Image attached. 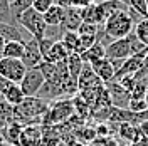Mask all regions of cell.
Wrapping results in <instances>:
<instances>
[{
  "label": "cell",
  "mask_w": 148,
  "mask_h": 146,
  "mask_svg": "<svg viewBox=\"0 0 148 146\" xmlns=\"http://www.w3.org/2000/svg\"><path fill=\"white\" fill-rule=\"evenodd\" d=\"M83 57L84 62H88V64H92V62H96V61H99L103 57H106V47L103 46L99 40H96L94 44H92L88 50H84L83 54H79Z\"/></svg>",
  "instance_id": "ac0fdd59"
},
{
  "label": "cell",
  "mask_w": 148,
  "mask_h": 146,
  "mask_svg": "<svg viewBox=\"0 0 148 146\" xmlns=\"http://www.w3.org/2000/svg\"><path fill=\"white\" fill-rule=\"evenodd\" d=\"M71 116H74V106L73 99H56L52 106H49V111L46 114V123L54 124V123H62V121H69Z\"/></svg>",
  "instance_id": "8992f818"
},
{
  "label": "cell",
  "mask_w": 148,
  "mask_h": 146,
  "mask_svg": "<svg viewBox=\"0 0 148 146\" xmlns=\"http://www.w3.org/2000/svg\"><path fill=\"white\" fill-rule=\"evenodd\" d=\"M54 3H56V0H34L32 2V9H36L40 14H46Z\"/></svg>",
  "instance_id": "d6a6232c"
},
{
  "label": "cell",
  "mask_w": 148,
  "mask_h": 146,
  "mask_svg": "<svg viewBox=\"0 0 148 146\" xmlns=\"http://www.w3.org/2000/svg\"><path fill=\"white\" fill-rule=\"evenodd\" d=\"M91 3H94V0H71V7L74 9H84Z\"/></svg>",
  "instance_id": "d590c367"
},
{
  "label": "cell",
  "mask_w": 148,
  "mask_h": 146,
  "mask_svg": "<svg viewBox=\"0 0 148 146\" xmlns=\"http://www.w3.org/2000/svg\"><path fill=\"white\" fill-rule=\"evenodd\" d=\"M44 82H46V77H44V74L42 71L39 69V65L37 67H30L27 69V72L24 76V79L20 81V89L24 92V96L25 98H30V96H37L39 91L42 89V86H44Z\"/></svg>",
  "instance_id": "52a82bcc"
},
{
  "label": "cell",
  "mask_w": 148,
  "mask_h": 146,
  "mask_svg": "<svg viewBox=\"0 0 148 146\" xmlns=\"http://www.w3.org/2000/svg\"><path fill=\"white\" fill-rule=\"evenodd\" d=\"M77 34H79V35H96L98 37V34H99V25L83 22V24L79 25V29H77Z\"/></svg>",
  "instance_id": "f546056e"
},
{
  "label": "cell",
  "mask_w": 148,
  "mask_h": 146,
  "mask_svg": "<svg viewBox=\"0 0 148 146\" xmlns=\"http://www.w3.org/2000/svg\"><path fill=\"white\" fill-rule=\"evenodd\" d=\"M0 141H3V136H2V133H0Z\"/></svg>",
  "instance_id": "7bdbcfd3"
},
{
  "label": "cell",
  "mask_w": 148,
  "mask_h": 146,
  "mask_svg": "<svg viewBox=\"0 0 148 146\" xmlns=\"http://www.w3.org/2000/svg\"><path fill=\"white\" fill-rule=\"evenodd\" d=\"M98 5H99V9H101L104 22H106V18L110 17L111 14H114V12H118V10L128 9V5H126L125 2H121V0H104V2H99Z\"/></svg>",
  "instance_id": "603a6c76"
},
{
  "label": "cell",
  "mask_w": 148,
  "mask_h": 146,
  "mask_svg": "<svg viewBox=\"0 0 148 146\" xmlns=\"http://www.w3.org/2000/svg\"><path fill=\"white\" fill-rule=\"evenodd\" d=\"M2 98L7 101L9 104H12V106L15 108V106H18V104L24 101L25 96H24V92H22V89H20V86L15 84V82H12L9 87H7V91L2 94Z\"/></svg>",
  "instance_id": "44dd1931"
},
{
  "label": "cell",
  "mask_w": 148,
  "mask_h": 146,
  "mask_svg": "<svg viewBox=\"0 0 148 146\" xmlns=\"http://www.w3.org/2000/svg\"><path fill=\"white\" fill-rule=\"evenodd\" d=\"M10 84H12V81H9V79H5V77L0 76V96L7 91V87H9Z\"/></svg>",
  "instance_id": "74e56055"
},
{
  "label": "cell",
  "mask_w": 148,
  "mask_h": 146,
  "mask_svg": "<svg viewBox=\"0 0 148 146\" xmlns=\"http://www.w3.org/2000/svg\"><path fill=\"white\" fill-rule=\"evenodd\" d=\"M15 121V114H14V106L9 104L7 101L0 96V129L9 126L10 123Z\"/></svg>",
  "instance_id": "7402d4cb"
},
{
  "label": "cell",
  "mask_w": 148,
  "mask_h": 146,
  "mask_svg": "<svg viewBox=\"0 0 148 146\" xmlns=\"http://www.w3.org/2000/svg\"><path fill=\"white\" fill-rule=\"evenodd\" d=\"M64 12H66L64 7L54 3L46 14H42V15H44V20H46V24H47V27H61V24H62V20H64Z\"/></svg>",
  "instance_id": "e0dca14e"
},
{
  "label": "cell",
  "mask_w": 148,
  "mask_h": 146,
  "mask_svg": "<svg viewBox=\"0 0 148 146\" xmlns=\"http://www.w3.org/2000/svg\"><path fill=\"white\" fill-rule=\"evenodd\" d=\"M138 129H140V133H141V136L148 139V121L140 123V124H138Z\"/></svg>",
  "instance_id": "f35d334b"
},
{
  "label": "cell",
  "mask_w": 148,
  "mask_h": 146,
  "mask_svg": "<svg viewBox=\"0 0 148 146\" xmlns=\"http://www.w3.org/2000/svg\"><path fill=\"white\" fill-rule=\"evenodd\" d=\"M106 89L110 91L111 96V102L114 108H120V109H128L130 101H131V92L126 91L118 81H111L106 84Z\"/></svg>",
  "instance_id": "ba28073f"
},
{
  "label": "cell",
  "mask_w": 148,
  "mask_h": 146,
  "mask_svg": "<svg viewBox=\"0 0 148 146\" xmlns=\"http://www.w3.org/2000/svg\"><path fill=\"white\" fill-rule=\"evenodd\" d=\"M91 67H92V71H94V74H96V76H98L103 82H104V86H106L108 82L114 81L116 69H114L113 62H111L108 57H103V59H99V61L92 62Z\"/></svg>",
  "instance_id": "8fae6325"
},
{
  "label": "cell",
  "mask_w": 148,
  "mask_h": 146,
  "mask_svg": "<svg viewBox=\"0 0 148 146\" xmlns=\"http://www.w3.org/2000/svg\"><path fill=\"white\" fill-rule=\"evenodd\" d=\"M5 42H7V40H5L3 37L0 35V57H2V52H3V47H5Z\"/></svg>",
  "instance_id": "60d3db41"
},
{
  "label": "cell",
  "mask_w": 148,
  "mask_h": 146,
  "mask_svg": "<svg viewBox=\"0 0 148 146\" xmlns=\"http://www.w3.org/2000/svg\"><path fill=\"white\" fill-rule=\"evenodd\" d=\"M24 50H25V42H22V40H7L5 47H3V52H2V57L22 59Z\"/></svg>",
  "instance_id": "d6986e66"
},
{
  "label": "cell",
  "mask_w": 148,
  "mask_h": 146,
  "mask_svg": "<svg viewBox=\"0 0 148 146\" xmlns=\"http://www.w3.org/2000/svg\"><path fill=\"white\" fill-rule=\"evenodd\" d=\"M22 62L25 64L27 69L30 67H37L42 62V54H40V47H39V40L37 39H29L25 42V50L22 55Z\"/></svg>",
  "instance_id": "30bf717a"
},
{
  "label": "cell",
  "mask_w": 148,
  "mask_h": 146,
  "mask_svg": "<svg viewBox=\"0 0 148 146\" xmlns=\"http://www.w3.org/2000/svg\"><path fill=\"white\" fill-rule=\"evenodd\" d=\"M83 24V18H81V14H79V9H74V7H67L64 12V20L61 24V29L62 32L66 30H73V32H77L79 25Z\"/></svg>",
  "instance_id": "9a60e30c"
},
{
  "label": "cell",
  "mask_w": 148,
  "mask_h": 146,
  "mask_svg": "<svg viewBox=\"0 0 148 146\" xmlns=\"http://www.w3.org/2000/svg\"><path fill=\"white\" fill-rule=\"evenodd\" d=\"M91 146H118V141L111 136H99L91 141Z\"/></svg>",
  "instance_id": "836d02e7"
},
{
  "label": "cell",
  "mask_w": 148,
  "mask_h": 146,
  "mask_svg": "<svg viewBox=\"0 0 148 146\" xmlns=\"http://www.w3.org/2000/svg\"><path fill=\"white\" fill-rule=\"evenodd\" d=\"M47 111H49L47 101L39 96H30V98H24V101L14 108V114L17 123H20L22 126H27V124H40L46 118Z\"/></svg>",
  "instance_id": "7a4b0ae2"
},
{
  "label": "cell",
  "mask_w": 148,
  "mask_h": 146,
  "mask_svg": "<svg viewBox=\"0 0 148 146\" xmlns=\"http://www.w3.org/2000/svg\"><path fill=\"white\" fill-rule=\"evenodd\" d=\"M56 3H57V5H61V7H64V9L71 7V0H56Z\"/></svg>",
  "instance_id": "ab89813d"
},
{
  "label": "cell",
  "mask_w": 148,
  "mask_h": 146,
  "mask_svg": "<svg viewBox=\"0 0 148 146\" xmlns=\"http://www.w3.org/2000/svg\"><path fill=\"white\" fill-rule=\"evenodd\" d=\"M0 22L17 24V20L12 17V12H10V2H9V0H0Z\"/></svg>",
  "instance_id": "f1b7e54d"
},
{
  "label": "cell",
  "mask_w": 148,
  "mask_h": 146,
  "mask_svg": "<svg viewBox=\"0 0 148 146\" xmlns=\"http://www.w3.org/2000/svg\"><path fill=\"white\" fill-rule=\"evenodd\" d=\"M84 64H86V62L83 61V57H81L79 54H76V52L69 54V57L66 59L67 71H69V74H71V77H73L74 81H77V77H79V74H81V71H83Z\"/></svg>",
  "instance_id": "ffe728a7"
},
{
  "label": "cell",
  "mask_w": 148,
  "mask_h": 146,
  "mask_svg": "<svg viewBox=\"0 0 148 146\" xmlns=\"http://www.w3.org/2000/svg\"><path fill=\"white\" fill-rule=\"evenodd\" d=\"M99 2H104V0H94V3H99Z\"/></svg>",
  "instance_id": "b9f144b4"
},
{
  "label": "cell",
  "mask_w": 148,
  "mask_h": 146,
  "mask_svg": "<svg viewBox=\"0 0 148 146\" xmlns=\"http://www.w3.org/2000/svg\"><path fill=\"white\" fill-rule=\"evenodd\" d=\"M22 124L17 123V121H14V123H10L9 126H5L3 129H0V133H2V136H3V141L5 143H9L12 146H18L20 143V134H22Z\"/></svg>",
  "instance_id": "2e32d148"
},
{
  "label": "cell",
  "mask_w": 148,
  "mask_h": 146,
  "mask_svg": "<svg viewBox=\"0 0 148 146\" xmlns=\"http://www.w3.org/2000/svg\"><path fill=\"white\" fill-rule=\"evenodd\" d=\"M25 34L27 32L20 27L18 24L0 22V35L3 37L5 40H22V42H27L29 39H25Z\"/></svg>",
  "instance_id": "7c38bea8"
},
{
  "label": "cell",
  "mask_w": 148,
  "mask_h": 146,
  "mask_svg": "<svg viewBox=\"0 0 148 146\" xmlns=\"http://www.w3.org/2000/svg\"><path fill=\"white\" fill-rule=\"evenodd\" d=\"M61 42H62L66 47H67V50H69L71 54H73V52L79 54V47H81V37H79V34H77V32L66 30L64 34H62V37H61Z\"/></svg>",
  "instance_id": "cb8c5ba5"
},
{
  "label": "cell",
  "mask_w": 148,
  "mask_h": 146,
  "mask_svg": "<svg viewBox=\"0 0 148 146\" xmlns=\"http://www.w3.org/2000/svg\"><path fill=\"white\" fill-rule=\"evenodd\" d=\"M145 50H148V47L140 42V39L133 30L130 35L118 39V40H113L111 44H108L106 46V57L111 61H114V59L125 61L131 55H136L140 52H145Z\"/></svg>",
  "instance_id": "3957f363"
},
{
  "label": "cell",
  "mask_w": 148,
  "mask_h": 146,
  "mask_svg": "<svg viewBox=\"0 0 148 146\" xmlns=\"http://www.w3.org/2000/svg\"><path fill=\"white\" fill-rule=\"evenodd\" d=\"M96 134H99V136H110V126L108 124H104V123H101V124H98L96 126Z\"/></svg>",
  "instance_id": "8d00e7d4"
},
{
  "label": "cell",
  "mask_w": 148,
  "mask_h": 146,
  "mask_svg": "<svg viewBox=\"0 0 148 146\" xmlns=\"http://www.w3.org/2000/svg\"><path fill=\"white\" fill-rule=\"evenodd\" d=\"M27 72V67L22 62V59H12V57H0V76L9 81L20 84L24 76Z\"/></svg>",
  "instance_id": "5b68a950"
},
{
  "label": "cell",
  "mask_w": 148,
  "mask_h": 146,
  "mask_svg": "<svg viewBox=\"0 0 148 146\" xmlns=\"http://www.w3.org/2000/svg\"><path fill=\"white\" fill-rule=\"evenodd\" d=\"M32 2H34V0H14V2H10V12H12V17L17 20L25 10L32 7Z\"/></svg>",
  "instance_id": "4316f807"
},
{
  "label": "cell",
  "mask_w": 148,
  "mask_h": 146,
  "mask_svg": "<svg viewBox=\"0 0 148 146\" xmlns=\"http://www.w3.org/2000/svg\"><path fill=\"white\" fill-rule=\"evenodd\" d=\"M81 37V47H79V54H83L84 50H88L89 47L98 40V37L96 35H79Z\"/></svg>",
  "instance_id": "e575fe53"
},
{
  "label": "cell",
  "mask_w": 148,
  "mask_h": 146,
  "mask_svg": "<svg viewBox=\"0 0 148 146\" xmlns=\"http://www.w3.org/2000/svg\"><path fill=\"white\" fill-rule=\"evenodd\" d=\"M69 50H67V47L61 42V40H56L54 46L51 47V50L44 55V62H49V64H59V62H62L66 61L67 57H69Z\"/></svg>",
  "instance_id": "4fadbf2b"
},
{
  "label": "cell",
  "mask_w": 148,
  "mask_h": 146,
  "mask_svg": "<svg viewBox=\"0 0 148 146\" xmlns=\"http://www.w3.org/2000/svg\"><path fill=\"white\" fill-rule=\"evenodd\" d=\"M9 2H14V0H9Z\"/></svg>",
  "instance_id": "ee69618b"
},
{
  "label": "cell",
  "mask_w": 148,
  "mask_h": 146,
  "mask_svg": "<svg viewBox=\"0 0 148 146\" xmlns=\"http://www.w3.org/2000/svg\"><path fill=\"white\" fill-rule=\"evenodd\" d=\"M44 141V129L40 124H27L22 128L18 146H40Z\"/></svg>",
  "instance_id": "9c48e42d"
},
{
  "label": "cell",
  "mask_w": 148,
  "mask_h": 146,
  "mask_svg": "<svg viewBox=\"0 0 148 146\" xmlns=\"http://www.w3.org/2000/svg\"><path fill=\"white\" fill-rule=\"evenodd\" d=\"M73 106H74V114L81 116V119H86L91 114V106H89V102L84 99L79 92L73 98Z\"/></svg>",
  "instance_id": "484cf974"
},
{
  "label": "cell",
  "mask_w": 148,
  "mask_h": 146,
  "mask_svg": "<svg viewBox=\"0 0 148 146\" xmlns=\"http://www.w3.org/2000/svg\"><path fill=\"white\" fill-rule=\"evenodd\" d=\"M128 7L135 9L143 17H148V2L147 0H128Z\"/></svg>",
  "instance_id": "4dcf8cb0"
},
{
  "label": "cell",
  "mask_w": 148,
  "mask_h": 146,
  "mask_svg": "<svg viewBox=\"0 0 148 146\" xmlns=\"http://www.w3.org/2000/svg\"><path fill=\"white\" fill-rule=\"evenodd\" d=\"M118 133H120L121 138L128 139V141H131V143L138 141L140 138H141L140 129L136 128L135 124H131V123H120V126H118Z\"/></svg>",
  "instance_id": "d4e9b609"
},
{
  "label": "cell",
  "mask_w": 148,
  "mask_h": 146,
  "mask_svg": "<svg viewBox=\"0 0 148 146\" xmlns=\"http://www.w3.org/2000/svg\"><path fill=\"white\" fill-rule=\"evenodd\" d=\"M133 30H135V22L130 17L128 9L118 10V12L111 14L110 17L106 18L103 27H99L98 40L106 47L113 40H118V39H123V37L130 35Z\"/></svg>",
  "instance_id": "6da1fadb"
},
{
  "label": "cell",
  "mask_w": 148,
  "mask_h": 146,
  "mask_svg": "<svg viewBox=\"0 0 148 146\" xmlns=\"http://www.w3.org/2000/svg\"><path fill=\"white\" fill-rule=\"evenodd\" d=\"M79 14H81L83 22H86V24H94L99 27H103V24H104V17H103L101 9L98 3H91L84 9H79Z\"/></svg>",
  "instance_id": "5bb4252c"
},
{
  "label": "cell",
  "mask_w": 148,
  "mask_h": 146,
  "mask_svg": "<svg viewBox=\"0 0 148 146\" xmlns=\"http://www.w3.org/2000/svg\"><path fill=\"white\" fill-rule=\"evenodd\" d=\"M135 34L140 39V42L148 47V17L140 20L138 24L135 25Z\"/></svg>",
  "instance_id": "83f0119b"
},
{
  "label": "cell",
  "mask_w": 148,
  "mask_h": 146,
  "mask_svg": "<svg viewBox=\"0 0 148 146\" xmlns=\"http://www.w3.org/2000/svg\"><path fill=\"white\" fill-rule=\"evenodd\" d=\"M128 109L133 111V113H141V111H147L148 109V101L147 99H136V98H131Z\"/></svg>",
  "instance_id": "1f68e13d"
},
{
  "label": "cell",
  "mask_w": 148,
  "mask_h": 146,
  "mask_svg": "<svg viewBox=\"0 0 148 146\" xmlns=\"http://www.w3.org/2000/svg\"><path fill=\"white\" fill-rule=\"evenodd\" d=\"M17 24L27 32L32 39L40 40L42 37H46L47 32V24L44 20V15L40 12H37L36 9H27L20 17L17 18Z\"/></svg>",
  "instance_id": "277c9868"
}]
</instances>
